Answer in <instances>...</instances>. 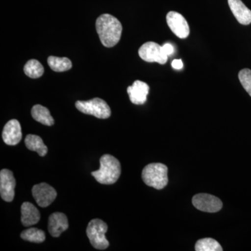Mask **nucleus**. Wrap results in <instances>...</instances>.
I'll return each mask as SVG.
<instances>
[{
  "instance_id": "f257e3e1",
  "label": "nucleus",
  "mask_w": 251,
  "mask_h": 251,
  "mask_svg": "<svg viewBox=\"0 0 251 251\" xmlns=\"http://www.w3.org/2000/svg\"><path fill=\"white\" fill-rule=\"evenodd\" d=\"M96 28L100 42L105 47L116 46L121 39L122 25L112 15L105 14L97 18Z\"/></svg>"
},
{
  "instance_id": "f03ea898",
  "label": "nucleus",
  "mask_w": 251,
  "mask_h": 251,
  "mask_svg": "<svg viewBox=\"0 0 251 251\" xmlns=\"http://www.w3.org/2000/svg\"><path fill=\"white\" fill-rule=\"evenodd\" d=\"M121 175V164L115 157L104 154L100 158V168L92 172V175L102 184H115Z\"/></svg>"
},
{
  "instance_id": "7ed1b4c3",
  "label": "nucleus",
  "mask_w": 251,
  "mask_h": 251,
  "mask_svg": "<svg viewBox=\"0 0 251 251\" xmlns=\"http://www.w3.org/2000/svg\"><path fill=\"white\" fill-rule=\"evenodd\" d=\"M168 167L162 163H151L144 168L142 179L145 184L156 188L163 189L168 183Z\"/></svg>"
},
{
  "instance_id": "20e7f679",
  "label": "nucleus",
  "mask_w": 251,
  "mask_h": 251,
  "mask_svg": "<svg viewBox=\"0 0 251 251\" xmlns=\"http://www.w3.org/2000/svg\"><path fill=\"white\" fill-rule=\"evenodd\" d=\"M108 229V225L102 220L93 219L89 223L86 233L90 239V244L94 249L98 250H105L108 249L110 244L105 237V233Z\"/></svg>"
},
{
  "instance_id": "39448f33",
  "label": "nucleus",
  "mask_w": 251,
  "mask_h": 251,
  "mask_svg": "<svg viewBox=\"0 0 251 251\" xmlns=\"http://www.w3.org/2000/svg\"><path fill=\"white\" fill-rule=\"evenodd\" d=\"M75 105L79 111L86 115H93L99 119H108L111 115V110L108 103L101 99L77 100Z\"/></svg>"
},
{
  "instance_id": "423d86ee",
  "label": "nucleus",
  "mask_w": 251,
  "mask_h": 251,
  "mask_svg": "<svg viewBox=\"0 0 251 251\" xmlns=\"http://www.w3.org/2000/svg\"><path fill=\"white\" fill-rule=\"evenodd\" d=\"M138 54L140 58L145 62H157L160 64H166L168 58L162 46L152 41L144 44L140 48Z\"/></svg>"
},
{
  "instance_id": "0eeeda50",
  "label": "nucleus",
  "mask_w": 251,
  "mask_h": 251,
  "mask_svg": "<svg viewBox=\"0 0 251 251\" xmlns=\"http://www.w3.org/2000/svg\"><path fill=\"white\" fill-rule=\"evenodd\" d=\"M33 197L38 205L45 208L50 205L57 197V191L46 183L34 185L31 189Z\"/></svg>"
},
{
  "instance_id": "6e6552de",
  "label": "nucleus",
  "mask_w": 251,
  "mask_h": 251,
  "mask_svg": "<svg viewBox=\"0 0 251 251\" xmlns=\"http://www.w3.org/2000/svg\"><path fill=\"white\" fill-rule=\"evenodd\" d=\"M192 202L196 209L204 212L216 213L223 207V203L219 198L206 193L196 195Z\"/></svg>"
},
{
  "instance_id": "1a4fd4ad",
  "label": "nucleus",
  "mask_w": 251,
  "mask_h": 251,
  "mask_svg": "<svg viewBox=\"0 0 251 251\" xmlns=\"http://www.w3.org/2000/svg\"><path fill=\"white\" fill-rule=\"evenodd\" d=\"M167 23L171 31L180 39H186L190 34L189 26L182 15L170 11L166 16Z\"/></svg>"
},
{
  "instance_id": "9d476101",
  "label": "nucleus",
  "mask_w": 251,
  "mask_h": 251,
  "mask_svg": "<svg viewBox=\"0 0 251 251\" xmlns=\"http://www.w3.org/2000/svg\"><path fill=\"white\" fill-rule=\"evenodd\" d=\"M16 179L12 172L3 169L0 172V195L3 201L12 202L15 196Z\"/></svg>"
},
{
  "instance_id": "9b49d317",
  "label": "nucleus",
  "mask_w": 251,
  "mask_h": 251,
  "mask_svg": "<svg viewBox=\"0 0 251 251\" xmlns=\"http://www.w3.org/2000/svg\"><path fill=\"white\" fill-rule=\"evenodd\" d=\"M22 130L20 122L17 120H11L4 126L2 131V139L8 145H18L22 140Z\"/></svg>"
},
{
  "instance_id": "f8f14e48",
  "label": "nucleus",
  "mask_w": 251,
  "mask_h": 251,
  "mask_svg": "<svg viewBox=\"0 0 251 251\" xmlns=\"http://www.w3.org/2000/svg\"><path fill=\"white\" fill-rule=\"evenodd\" d=\"M150 87L146 82L136 80L127 88L130 101L135 105H143L147 101Z\"/></svg>"
},
{
  "instance_id": "ddd939ff",
  "label": "nucleus",
  "mask_w": 251,
  "mask_h": 251,
  "mask_svg": "<svg viewBox=\"0 0 251 251\" xmlns=\"http://www.w3.org/2000/svg\"><path fill=\"white\" fill-rule=\"evenodd\" d=\"M49 233L53 237H59L62 232L69 228L67 216L61 212H55L50 216L49 219Z\"/></svg>"
},
{
  "instance_id": "4468645a",
  "label": "nucleus",
  "mask_w": 251,
  "mask_h": 251,
  "mask_svg": "<svg viewBox=\"0 0 251 251\" xmlns=\"http://www.w3.org/2000/svg\"><path fill=\"white\" fill-rule=\"evenodd\" d=\"M228 4L238 22L244 25L251 24V11L242 0H228Z\"/></svg>"
},
{
  "instance_id": "2eb2a0df",
  "label": "nucleus",
  "mask_w": 251,
  "mask_h": 251,
  "mask_svg": "<svg viewBox=\"0 0 251 251\" xmlns=\"http://www.w3.org/2000/svg\"><path fill=\"white\" fill-rule=\"evenodd\" d=\"M40 219V212L34 204L29 202L23 203L21 206V222L25 227L38 224Z\"/></svg>"
},
{
  "instance_id": "dca6fc26",
  "label": "nucleus",
  "mask_w": 251,
  "mask_h": 251,
  "mask_svg": "<svg viewBox=\"0 0 251 251\" xmlns=\"http://www.w3.org/2000/svg\"><path fill=\"white\" fill-rule=\"evenodd\" d=\"M25 144L28 150L36 151L40 156H45L49 151L47 147L39 135H27L25 140Z\"/></svg>"
},
{
  "instance_id": "f3484780",
  "label": "nucleus",
  "mask_w": 251,
  "mask_h": 251,
  "mask_svg": "<svg viewBox=\"0 0 251 251\" xmlns=\"http://www.w3.org/2000/svg\"><path fill=\"white\" fill-rule=\"evenodd\" d=\"M31 113L33 118L42 125L50 126L54 124L53 117L51 116L49 109L43 105H34L31 109Z\"/></svg>"
},
{
  "instance_id": "a211bd4d",
  "label": "nucleus",
  "mask_w": 251,
  "mask_h": 251,
  "mask_svg": "<svg viewBox=\"0 0 251 251\" xmlns=\"http://www.w3.org/2000/svg\"><path fill=\"white\" fill-rule=\"evenodd\" d=\"M48 64L52 71L56 72H64L70 70L72 67V61L67 57H58L50 56Z\"/></svg>"
},
{
  "instance_id": "6ab92c4d",
  "label": "nucleus",
  "mask_w": 251,
  "mask_h": 251,
  "mask_svg": "<svg viewBox=\"0 0 251 251\" xmlns=\"http://www.w3.org/2000/svg\"><path fill=\"white\" fill-rule=\"evenodd\" d=\"M24 72L31 78H39L44 74V69L39 61L36 59H31L25 65Z\"/></svg>"
},
{
  "instance_id": "aec40b11",
  "label": "nucleus",
  "mask_w": 251,
  "mask_h": 251,
  "mask_svg": "<svg viewBox=\"0 0 251 251\" xmlns=\"http://www.w3.org/2000/svg\"><path fill=\"white\" fill-rule=\"evenodd\" d=\"M21 237L27 242L39 244V243H42L45 241L46 234L44 231L41 230V229L31 227V228L23 231Z\"/></svg>"
},
{
  "instance_id": "412c9836",
  "label": "nucleus",
  "mask_w": 251,
  "mask_h": 251,
  "mask_svg": "<svg viewBox=\"0 0 251 251\" xmlns=\"http://www.w3.org/2000/svg\"><path fill=\"white\" fill-rule=\"evenodd\" d=\"M196 251H222L219 242L211 238H204L198 241L196 244Z\"/></svg>"
},
{
  "instance_id": "4be33fe9",
  "label": "nucleus",
  "mask_w": 251,
  "mask_h": 251,
  "mask_svg": "<svg viewBox=\"0 0 251 251\" xmlns=\"http://www.w3.org/2000/svg\"><path fill=\"white\" fill-rule=\"evenodd\" d=\"M239 79L244 90L251 97V70L244 69L239 73Z\"/></svg>"
},
{
  "instance_id": "5701e85b",
  "label": "nucleus",
  "mask_w": 251,
  "mask_h": 251,
  "mask_svg": "<svg viewBox=\"0 0 251 251\" xmlns=\"http://www.w3.org/2000/svg\"><path fill=\"white\" fill-rule=\"evenodd\" d=\"M162 48H163V51H164L165 53L167 54L168 56L171 55L174 53V47L171 45V44H165L164 45L162 46Z\"/></svg>"
},
{
  "instance_id": "b1692460",
  "label": "nucleus",
  "mask_w": 251,
  "mask_h": 251,
  "mask_svg": "<svg viewBox=\"0 0 251 251\" xmlns=\"http://www.w3.org/2000/svg\"><path fill=\"white\" fill-rule=\"evenodd\" d=\"M172 67L175 69H181L183 67V62L181 59H175L172 62Z\"/></svg>"
}]
</instances>
